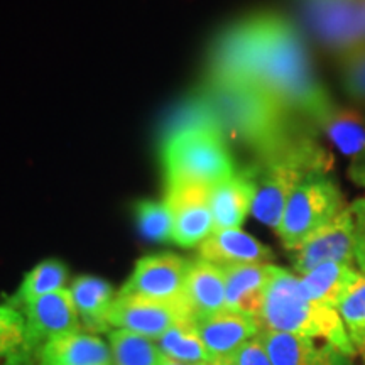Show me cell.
I'll list each match as a JSON object with an SVG mask.
<instances>
[{"instance_id":"cell-30","label":"cell","mask_w":365,"mask_h":365,"mask_svg":"<svg viewBox=\"0 0 365 365\" xmlns=\"http://www.w3.org/2000/svg\"><path fill=\"white\" fill-rule=\"evenodd\" d=\"M340 81L354 102L365 107V46L339 56Z\"/></svg>"},{"instance_id":"cell-14","label":"cell","mask_w":365,"mask_h":365,"mask_svg":"<svg viewBox=\"0 0 365 365\" xmlns=\"http://www.w3.org/2000/svg\"><path fill=\"white\" fill-rule=\"evenodd\" d=\"M200 339L218 362L230 359L242 345L261 333V325L254 317L223 309L220 313L195 319Z\"/></svg>"},{"instance_id":"cell-8","label":"cell","mask_w":365,"mask_h":365,"mask_svg":"<svg viewBox=\"0 0 365 365\" xmlns=\"http://www.w3.org/2000/svg\"><path fill=\"white\" fill-rule=\"evenodd\" d=\"M190 267L191 261L176 254L145 255L135 262L134 272L117 294L186 307L185 291Z\"/></svg>"},{"instance_id":"cell-36","label":"cell","mask_w":365,"mask_h":365,"mask_svg":"<svg viewBox=\"0 0 365 365\" xmlns=\"http://www.w3.org/2000/svg\"><path fill=\"white\" fill-rule=\"evenodd\" d=\"M364 360H365V354H364Z\"/></svg>"},{"instance_id":"cell-2","label":"cell","mask_w":365,"mask_h":365,"mask_svg":"<svg viewBox=\"0 0 365 365\" xmlns=\"http://www.w3.org/2000/svg\"><path fill=\"white\" fill-rule=\"evenodd\" d=\"M202 91L217 113L223 137L249 148L254 156L272 153L301 132L314 129L255 86L207 81Z\"/></svg>"},{"instance_id":"cell-34","label":"cell","mask_w":365,"mask_h":365,"mask_svg":"<svg viewBox=\"0 0 365 365\" xmlns=\"http://www.w3.org/2000/svg\"><path fill=\"white\" fill-rule=\"evenodd\" d=\"M220 362L217 364H186V362H180V360H173L170 357H164L163 355V362L161 365H218Z\"/></svg>"},{"instance_id":"cell-28","label":"cell","mask_w":365,"mask_h":365,"mask_svg":"<svg viewBox=\"0 0 365 365\" xmlns=\"http://www.w3.org/2000/svg\"><path fill=\"white\" fill-rule=\"evenodd\" d=\"M339 312L341 323H344L346 335L352 341L355 350L365 354V274L355 281L349 293L340 301Z\"/></svg>"},{"instance_id":"cell-24","label":"cell","mask_w":365,"mask_h":365,"mask_svg":"<svg viewBox=\"0 0 365 365\" xmlns=\"http://www.w3.org/2000/svg\"><path fill=\"white\" fill-rule=\"evenodd\" d=\"M34 360L24 314L12 304H0V365H31Z\"/></svg>"},{"instance_id":"cell-22","label":"cell","mask_w":365,"mask_h":365,"mask_svg":"<svg viewBox=\"0 0 365 365\" xmlns=\"http://www.w3.org/2000/svg\"><path fill=\"white\" fill-rule=\"evenodd\" d=\"M193 130H210L222 134L217 113L202 90L185 98V102L178 103L170 115L164 118L161 127V144L171 140L173 137Z\"/></svg>"},{"instance_id":"cell-11","label":"cell","mask_w":365,"mask_h":365,"mask_svg":"<svg viewBox=\"0 0 365 365\" xmlns=\"http://www.w3.org/2000/svg\"><path fill=\"white\" fill-rule=\"evenodd\" d=\"M212 188L200 185H168L166 202L173 213V242L180 247H198L213 232L210 210Z\"/></svg>"},{"instance_id":"cell-17","label":"cell","mask_w":365,"mask_h":365,"mask_svg":"<svg viewBox=\"0 0 365 365\" xmlns=\"http://www.w3.org/2000/svg\"><path fill=\"white\" fill-rule=\"evenodd\" d=\"M185 301L193 322L223 312L225 309L223 269L200 257L191 261Z\"/></svg>"},{"instance_id":"cell-15","label":"cell","mask_w":365,"mask_h":365,"mask_svg":"<svg viewBox=\"0 0 365 365\" xmlns=\"http://www.w3.org/2000/svg\"><path fill=\"white\" fill-rule=\"evenodd\" d=\"M225 309L259 319L274 266L269 262L223 266Z\"/></svg>"},{"instance_id":"cell-20","label":"cell","mask_w":365,"mask_h":365,"mask_svg":"<svg viewBox=\"0 0 365 365\" xmlns=\"http://www.w3.org/2000/svg\"><path fill=\"white\" fill-rule=\"evenodd\" d=\"M38 365H113L110 346L97 335L81 331L46 344Z\"/></svg>"},{"instance_id":"cell-19","label":"cell","mask_w":365,"mask_h":365,"mask_svg":"<svg viewBox=\"0 0 365 365\" xmlns=\"http://www.w3.org/2000/svg\"><path fill=\"white\" fill-rule=\"evenodd\" d=\"M254 182L239 171L234 178L213 186L210 191V210L213 217V230L240 228L252 210Z\"/></svg>"},{"instance_id":"cell-35","label":"cell","mask_w":365,"mask_h":365,"mask_svg":"<svg viewBox=\"0 0 365 365\" xmlns=\"http://www.w3.org/2000/svg\"><path fill=\"white\" fill-rule=\"evenodd\" d=\"M218 365H230V364H228V362H227V360H222V362H220V364H218Z\"/></svg>"},{"instance_id":"cell-1","label":"cell","mask_w":365,"mask_h":365,"mask_svg":"<svg viewBox=\"0 0 365 365\" xmlns=\"http://www.w3.org/2000/svg\"><path fill=\"white\" fill-rule=\"evenodd\" d=\"M207 81L255 86L317 130L336 107L313 70L299 31L274 12L244 17L218 36Z\"/></svg>"},{"instance_id":"cell-4","label":"cell","mask_w":365,"mask_h":365,"mask_svg":"<svg viewBox=\"0 0 365 365\" xmlns=\"http://www.w3.org/2000/svg\"><path fill=\"white\" fill-rule=\"evenodd\" d=\"M257 322L262 330L323 339L350 359L357 354L339 312L309 299L299 277L282 267L274 266Z\"/></svg>"},{"instance_id":"cell-6","label":"cell","mask_w":365,"mask_h":365,"mask_svg":"<svg viewBox=\"0 0 365 365\" xmlns=\"http://www.w3.org/2000/svg\"><path fill=\"white\" fill-rule=\"evenodd\" d=\"M349 207L340 186L328 175H314L301 181L287 200L276 234L293 252L319 228L328 225Z\"/></svg>"},{"instance_id":"cell-10","label":"cell","mask_w":365,"mask_h":365,"mask_svg":"<svg viewBox=\"0 0 365 365\" xmlns=\"http://www.w3.org/2000/svg\"><path fill=\"white\" fill-rule=\"evenodd\" d=\"M27 339L38 359L39 350L49 341L83 331L70 289H58L31 301L22 308Z\"/></svg>"},{"instance_id":"cell-16","label":"cell","mask_w":365,"mask_h":365,"mask_svg":"<svg viewBox=\"0 0 365 365\" xmlns=\"http://www.w3.org/2000/svg\"><path fill=\"white\" fill-rule=\"evenodd\" d=\"M200 259L217 266L257 264L272 261V250L240 228L213 230L198 245Z\"/></svg>"},{"instance_id":"cell-32","label":"cell","mask_w":365,"mask_h":365,"mask_svg":"<svg viewBox=\"0 0 365 365\" xmlns=\"http://www.w3.org/2000/svg\"><path fill=\"white\" fill-rule=\"evenodd\" d=\"M227 362L230 365H272L266 350L257 339L242 345L230 359H227Z\"/></svg>"},{"instance_id":"cell-33","label":"cell","mask_w":365,"mask_h":365,"mask_svg":"<svg viewBox=\"0 0 365 365\" xmlns=\"http://www.w3.org/2000/svg\"><path fill=\"white\" fill-rule=\"evenodd\" d=\"M349 176H350V180L355 182V185L365 188V154L357 159H354V161L350 163Z\"/></svg>"},{"instance_id":"cell-29","label":"cell","mask_w":365,"mask_h":365,"mask_svg":"<svg viewBox=\"0 0 365 365\" xmlns=\"http://www.w3.org/2000/svg\"><path fill=\"white\" fill-rule=\"evenodd\" d=\"M137 228L148 240L153 242H173V213L166 202H150L140 200L134 207Z\"/></svg>"},{"instance_id":"cell-31","label":"cell","mask_w":365,"mask_h":365,"mask_svg":"<svg viewBox=\"0 0 365 365\" xmlns=\"http://www.w3.org/2000/svg\"><path fill=\"white\" fill-rule=\"evenodd\" d=\"M355 220V266L365 274V198L350 205Z\"/></svg>"},{"instance_id":"cell-7","label":"cell","mask_w":365,"mask_h":365,"mask_svg":"<svg viewBox=\"0 0 365 365\" xmlns=\"http://www.w3.org/2000/svg\"><path fill=\"white\" fill-rule=\"evenodd\" d=\"M304 17L319 43L339 56L365 46L362 0H307Z\"/></svg>"},{"instance_id":"cell-26","label":"cell","mask_w":365,"mask_h":365,"mask_svg":"<svg viewBox=\"0 0 365 365\" xmlns=\"http://www.w3.org/2000/svg\"><path fill=\"white\" fill-rule=\"evenodd\" d=\"M68 279V267L58 259H46L39 262L22 281L16 296L11 299L12 307L22 309L27 303L54 291L63 289Z\"/></svg>"},{"instance_id":"cell-21","label":"cell","mask_w":365,"mask_h":365,"mask_svg":"<svg viewBox=\"0 0 365 365\" xmlns=\"http://www.w3.org/2000/svg\"><path fill=\"white\" fill-rule=\"evenodd\" d=\"M357 266L344 262H325L299 276L304 294L314 303L336 309L344 296L360 277Z\"/></svg>"},{"instance_id":"cell-3","label":"cell","mask_w":365,"mask_h":365,"mask_svg":"<svg viewBox=\"0 0 365 365\" xmlns=\"http://www.w3.org/2000/svg\"><path fill=\"white\" fill-rule=\"evenodd\" d=\"M314 129L262 156H254L242 173L254 182L255 195L250 213L264 225L277 230L287 200L301 181L333 170V154L318 140Z\"/></svg>"},{"instance_id":"cell-13","label":"cell","mask_w":365,"mask_h":365,"mask_svg":"<svg viewBox=\"0 0 365 365\" xmlns=\"http://www.w3.org/2000/svg\"><path fill=\"white\" fill-rule=\"evenodd\" d=\"M266 350L272 365H352L350 357L330 344H318L317 339L261 330L255 336Z\"/></svg>"},{"instance_id":"cell-25","label":"cell","mask_w":365,"mask_h":365,"mask_svg":"<svg viewBox=\"0 0 365 365\" xmlns=\"http://www.w3.org/2000/svg\"><path fill=\"white\" fill-rule=\"evenodd\" d=\"M158 349L164 357L186 364H217L218 360L208 352L200 339L193 319H182L168 330L158 341Z\"/></svg>"},{"instance_id":"cell-27","label":"cell","mask_w":365,"mask_h":365,"mask_svg":"<svg viewBox=\"0 0 365 365\" xmlns=\"http://www.w3.org/2000/svg\"><path fill=\"white\" fill-rule=\"evenodd\" d=\"M108 346L113 365H161L163 362L156 341L124 328L108 331Z\"/></svg>"},{"instance_id":"cell-5","label":"cell","mask_w":365,"mask_h":365,"mask_svg":"<svg viewBox=\"0 0 365 365\" xmlns=\"http://www.w3.org/2000/svg\"><path fill=\"white\" fill-rule=\"evenodd\" d=\"M168 185H200L213 188L237 175L234 159L220 132L193 130L161 144Z\"/></svg>"},{"instance_id":"cell-9","label":"cell","mask_w":365,"mask_h":365,"mask_svg":"<svg viewBox=\"0 0 365 365\" xmlns=\"http://www.w3.org/2000/svg\"><path fill=\"white\" fill-rule=\"evenodd\" d=\"M291 262L299 276L325 262L355 266V220L350 205L293 250Z\"/></svg>"},{"instance_id":"cell-18","label":"cell","mask_w":365,"mask_h":365,"mask_svg":"<svg viewBox=\"0 0 365 365\" xmlns=\"http://www.w3.org/2000/svg\"><path fill=\"white\" fill-rule=\"evenodd\" d=\"M83 331L91 335L110 331L108 313L117 294L110 282L95 276H80L70 287Z\"/></svg>"},{"instance_id":"cell-23","label":"cell","mask_w":365,"mask_h":365,"mask_svg":"<svg viewBox=\"0 0 365 365\" xmlns=\"http://www.w3.org/2000/svg\"><path fill=\"white\" fill-rule=\"evenodd\" d=\"M331 144L346 158L357 159L365 154V113L359 108L339 107L319 127Z\"/></svg>"},{"instance_id":"cell-12","label":"cell","mask_w":365,"mask_h":365,"mask_svg":"<svg viewBox=\"0 0 365 365\" xmlns=\"http://www.w3.org/2000/svg\"><path fill=\"white\" fill-rule=\"evenodd\" d=\"M182 319H191L188 309L182 304L161 303V301L120 294H117L108 313L110 327L139 333L154 341H158L164 333Z\"/></svg>"}]
</instances>
